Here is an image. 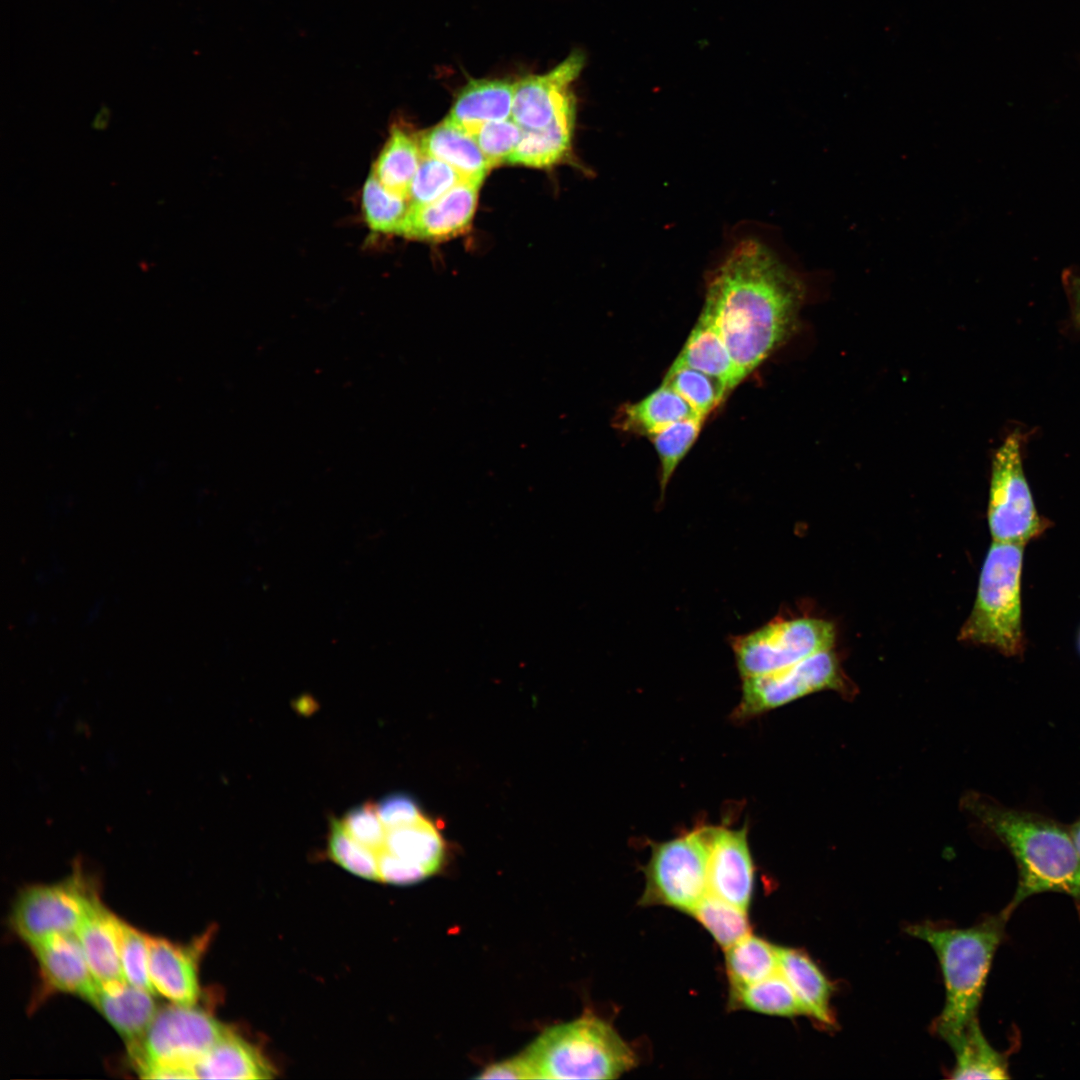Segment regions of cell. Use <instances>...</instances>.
Returning <instances> with one entry per match:
<instances>
[{"instance_id":"1","label":"cell","mask_w":1080,"mask_h":1080,"mask_svg":"<svg viewBox=\"0 0 1080 1080\" xmlns=\"http://www.w3.org/2000/svg\"><path fill=\"white\" fill-rule=\"evenodd\" d=\"M802 298L801 282L758 240L739 242L712 273L701 314L722 336L740 382L791 335Z\"/></svg>"},{"instance_id":"2","label":"cell","mask_w":1080,"mask_h":1080,"mask_svg":"<svg viewBox=\"0 0 1080 1080\" xmlns=\"http://www.w3.org/2000/svg\"><path fill=\"white\" fill-rule=\"evenodd\" d=\"M966 807L1016 861V891L1002 911L1007 918L1038 893H1064L1080 901V856L1068 829L1043 815L1008 808L979 795L969 796Z\"/></svg>"},{"instance_id":"3","label":"cell","mask_w":1080,"mask_h":1080,"mask_svg":"<svg viewBox=\"0 0 1080 1080\" xmlns=\"http://www.w3.org/2000/svg\"><path fill=\"white\" fill-rule=\"evenodd\" d=\"M1007 920L1001 912L969 928L924 922L905 929L910 936L927 942L938 958L945 1003L932 1027L948 1044L977 1018L987 976Z\"/></svg>"},{"instance_id":"4","label":"cell","mask_w":1080,"mask_h":1080,"mask_svg":"<svg viewBox=\"0 0 1080 1080\" xmlns=\"http://www.w3.org/2000/svg\"><path fill=\"white\" fill-rule=\"evenodd\" d=\"M522 1053L535 1079H615L638 1063L618 1032L592 1014L549 1027Z\"/></svg>"},{"instance_id":"5","label":"cell","mask_w":1080,"mask_h":1080,"mask_svg":"<svg viewBox=\"0 0 1080 1080\" xmlns=\"http://www.w3.org/2000/svg\"><path fill=\"white\" fill-rule=\"evenodd\" d=\"M1025 544L992 541L981 569L972 610L959 639L990 647L1007 657L1022 656L1021 579Z\"/></svg>"},{"instance_id":"6","label":"cell","mask_w":1080,"mask_h":1080,"mask_svg":"<svg viewBox=\"0 0 1080 1080\" xmlns=\"http://www.w3.org/2000/svg\"><path fill=\"white\" fill-rule=\"evenodd\" d=\"M384 825L376 851L377 880L413 884L437 873L446 856V841L436 824L409 795L396 793L377 803Z\"/></svg>"},{"instance_id":"7","label":"cell","mask_w":1080,"mask_h":1080,"mask_svg":"<svg viewBox=\"0 0 1080 1080\" xmlns=\"http://www.w3.org/2000/svg\"><path fill=\"white\" fill-rule=\"evenodd\" d=\"M195 1005L171 1002L158 1008L141 1037L128 1043L129 1056L139 1075L154 1067L193 1073L195 1064L230 1031Z\"/></svg>"},{"instance_id":"8","label":"cell","mask_w":1080,"mask_h":1080,"mask_svg":"<svg viewBox=\"0 0 1080 1080\" xmlns=\"http://www.w3.org/2000/svg\"><path fill=\"white\" fill-rule=\"evenodd\" d=\"M707 826L652 845L639 904L661 905L691 915L708 893Z\"/></svg>"},{"instance_id":"9","label":"cell","mask_w":1080,"mask_h":1080,"mask_svg":"<svg viewBox=\"0 0 1080 1080\" xmlns=\"http://www.w3.org/2000/svg\"><path fill=\"white\" fill-rule=\"evenodd\" d=\"M987 521L993 541L1025 545L1050 526L1039 514L1026 479L1018 432L1011 433L993 457Z\"/></svg>"},{"instance_id":"10","label":"cell","mask_w":1080,"mask_h":1080,"mask_svg":"<svg viewBox=\"0 0 1080 1080\" xmlns=\"http://www.w3.org/2000/svg\"><path fill=\"white\" fill-rule=\"evenodd\" d=\"M833 624L817 618L774 619L760 628L730 639L743 678L789 667L819 651L831 649Z\"/></svg>"},{"instance_id":"11","label":"cell","mask_w":1080,"mask_h":1080,"mask_svg":"<svg viewBox=\"0 0 1080 1080\" xmlns=\"http://www.w3.org/2000/svg\"><path fill=\"white\" fill-rule=\"evenodd\" d=\"M98 898L90 881L77 871L56 883L24 888L12 907L10 923L28 946L54 935H76Z\"/></svg>"},{"instance_id":"12","label":"cell","mask_w":1080,"mask_h":1080,"mask_svg":"<svg viewBox=\"0 0 1080 1080\" xmlns=\"http://www.w3.org/2000/svg\"><path fill=\"white\" fill-rule=\"evenodd\" d=\"M742 680V697L736 709L738 719L761 714L820 690H840L844 685L831 649L784 669Z\"/></svg>"},{"instance_id":"13","label":"cell","mask_w":1080,"mask_h":1080,"mask_svg":"<svg viewBox=\"0 0 1080 1080\" xmlns=\"http://www.w3.org/2000/svg\"><path fill=\"white\" fill-rule=\"evenodd\" d=\"M584 63V54L574 51L551 71L515 82L512 119L523 130H538L564 111L576 108L571 85Z\"/></svg>"},{"instance_id":"14","label":"cell","mask_w":1080,"mask_h":1080,"mask_svg":"<svg viewBox=\"0 0 1080 1080\" xmlns=\"http://www.w3.org/2000/svg\"><path fill=\"white\" fill-rule=\"evenodd\" d=\"M708 893L746 911L755 886V868L747 829L707 826Z\"/></svg>"},{"instance_id":"15","label":"cell","mask_w":1080,"mask_h":1080,"mask_svg":"<svg viewBox=\"0 0 1080 1080\" xmlns=\"http://www.w3.org/2000/svg\"><path fill=\"white\" fill-rule=\"evenodd\" d=\"M482 179H463L437 200L410 205L399 235L428 241L447 240L470 226Z\"/></svg>"},{"instance_id":"16","label":"cell","mask_w":1080,"mask_h":1080,"mask_svg":"<svg viewBox=\"0 0 1080 1080\" xmlns=\"http://www.w3.org/2000/svg\"><path fill=\"white\" fill-rule=\"evenodd\" d=\"M149 975L155 992L172 1003L195 1005L200 996L196 945L148 935Z\"/></svg>"},{"instance_id":"17","label":"cell","mask_w":1080,"mask_h":1080,"mask_svg":"<svg viewBox=\"0 0 1080 1080\" xmlns=\"http://www.w3.org/2000/svg\"><path fill=\"white\" fill-rule=\"evenodd\" d=\"M29 947L49 989L90 998L97 983L75 934L50 936Z\"/></svg>"},{"instance_id":"18","label":"cell","mask_w":1080,"mask_h":1080,"mask_svg":"<svg viewBox=\"0 0 1080 1080\" xmlns=\"http://www.w3.org/2000/svg\"><path fill=\"white\" fill-rule=\"evenodd\" d=\"M120 918L98 898L89 909L76 936L99 987L127 982L120 959Z\"/></svg>"},{"instance_id":"19","label":"cell","mask_w":1080,"mask_h":1080,"mask_svg":"<svg viewBox=\"0 0 1080 1080\" xmlns=\"http://www.w3.org/2000/svg\"><path fill=\"white\" fill-rule=\"evenodd\" d=\"M779 972L789 983L804 1015L824 1028L836 1025L830 1000L832 984L810 956L796 948L778 946Z\"/></svg>"},{"instance_id":"20","label":"cell","mask_w":1080,"mask_h":1080,"mask_svg":"<svg viewBox=\"0 0 1080 1080\" xmlns=\"http://www.w3.org/2000/svg\"><path fill=\"white\" fill-rule=\"evenodd\" d=\"M152 994L154 993L124 982L108 988L97 985L87 1001L128 1044L141 1037L158 1010Z\"/></svg>"},{"instance_id":"21","label":"cell","mask_w":1080,"mask_h":1080,"mask_svg":"<svg viewBox=\"0 0 1080 1080\" xmlns=\"http://www.w3.org/2000/svg\"><path fill=\"white\" fill-rule=\"evenodd\" d=\"M195 1079H270L271 1064L252 1044L231 1030L193 1067Z\"/></svg>"},{"instance_id":"22","label":"cell","mask_w":1080,"mask_h":1080,"mask_svg":"<svg viewBox=\"0 0 1080 1080\" xmlns=\"http://www.w3.org/2000/svg\"><path fill=\"white\" fill-rule=\"evenodd\" d=\"M514 83L505 80H472L458 93L448 118L473 135L487 122L512 115Z\"/></svg>"},{"instance_id":"23","label":"cell","mask_w":1080,"mask_h":1080,"mask_svg":"<svg viewBox=\"0 0 1080 1080\" xmlns=\"http://www.w3.org/2000/svg\"><path fill=\"white\" fill-rule=\"evenodd\" d=\"M423 156L441 160L466 179L484 180L493 168L473 135L448 117L419 138Z\"/></svg>"},{"instance_id":"24","label":"cell","mask_w":1080,"mask_h":1080,"mask_svg":"<svg viewBox=\"0 0 1080 1080\" xmlns=\"http://www.w3.org/2000/svg\"><path fill=\"white\" fill-rule=\"evenodd\" d=\"M693 418L703 417L675 390L662 383L640 401L622 406L613 425L619 430L649 437L676 422Z\"/></svg>"},{"instance_id":"25","label":"cell","mask_w":1080,"mask_h":1080,"mask_svg":"<svg viewBox=\"0 0 1080 1080\" xmlns=\"http://www.w3.org/2000/svg\"><path fill=\"white\" fill-rule=\"evenodd\" d=\"M680 367L704 372L721 381L728 391L740 383L736 366L722 336L711 320L703 314H700L680 353L670 366L672 369Z\"/></svg>"},{"instance_id":"26","label":"cell","mask_w":1080,"mask_h":1080,"mask_svg":"<svg viewBox=\"0 0 1080 1080\" xmlns=\"http://www.w3.org/2000/svg\"><path fill=\"white\" fill-rule=\"evenodd\" d=\"M576 108L564 111L547 127L523 130V136L507 163L533 168H548L570 152Z\"/></svg>"},{"instance_id":"27","label":"cell","mask_w":1080,"mask_h":1080,"mask_svg":"<svg viewBox=\"0 0 1080 1080\" xmlns=\"http://www.w3.org/2000/svg\"><path fill=\"white\" fill-rule=\"evenodd\" d=\"M949 1045L956 1057L950 1078L960 1080L1010 1077L1006 1058L989 1044L977 1018Z\"/></svg>"},{"instance_id":"28","label":"cell","mask_w":1080,"mask_h":1080,"mask_svg":"<svg viewBox=\"0 0 1080 1080\" xmlns=\"http://www.w3.org/2000/svg\"><path fill=\"white\" fill-rule=\"evenodd\" d=\"M422 158L419 139L401 127H393L371 173L386 188L408 198Z\"/></svg>"},{"instance_id":"29","label":"cell","mask_w":1080,"mask_h":1080,"mask_svg":"<svg viewBox=\"0 0 1080 1080\" xmlns=\"http://www.w3.org/2000/svg\"><path fill=\"white\" fill-rule=\"evenodd\" d=\"M729 1008L781 1017L804 1015L796 995L779 971L753 984L730 987Z\"/></svg>"},{"instance_id":"30","label":"cell","mask_w":1080,"mask_h":1080,"mask_svg":"<svg viewBox=\"0 0 1080 1080\" xmlns=\"http://www.w3.org/2000/svg\"><path fill=\"white\" fill-rule=\"evenodd\" d=\"M725 951L730 987L753 984L779 971L778 946L751 933Z\"/></svg>"},{"instance_id":"31","label":"cell","mask_w":1080,"mask_h":1080,"mask_svg":"<svg viewBox=\"0 0 1080 1080\" xmlns=\"http://www.w3.org/2000/svg\"><path fill=\"white\" fill-rule=\"evenodd\" d=\"M409 209L408 198L389 190L369 174L362 190V212L370 230L399 235Z\"/></svg>"},{"instance_id":"32","label":"cell","mask_w":1080,"mask_h":1080,"mask_svg":"<svg viewBox=\"0 0 1080 1080\" xmlns=\"http://www.w3.org/2000/svg\"><path fill=\"white\" fill-rule=\"evenodd\" d=\"M691 915L724 949L751 933L747 911L707 893Z\"/></svg>"},{"instance_id":"33","label":"cell","mask_w":1080,"mask_h":1080,"mask_svg":"<svg viewBox=\"0 0 1080 1080\" xmlns=\"http://www.w3.org/2000/svg\"><path fill=\"white\" fill-rule=\"evenodd\" d=\"M663 383L675 390L703 418H706L729 392L718 379L688 367L669 368Z\"/></svg>"},{"instance_id":"34","label":"cell","mask_w":1080,"mask_h":1080,"mask_svg":"<svg viewBox=\"0 0 1080 1080\" xmlns=\"http://www.w3.org/2000/svg\"><path fill=\"white\" fill-rule=\"evenodd\" d=\"M704 420V418L682 420L649 436L660 461L661 499L664 498L667 485L677 466L697 439Z\"/></svg>"},{"instance_id":"35","label":"cell","mask_w":1080,"mask_h":1080,"mask_svg":"<svg viewBox=\"0 0 1080 1080\" xmlns=\"http://www.w3.org/2000/svg\"><path fill=\"white\" fill-rule=\"evenodd\" d=\"M464 178L449 164L423 156L409 189L410 205L431 203L455 187Z\"/></svg>"},{"instance_id":"36","label":"cell","mask_w":1080,"mask_h":1080,"mask_svg":"<svg viewBox=\"0 0 1080 1080\" xmlns=\"http://www.w3.org/2000/svg\"><path fill=\"white\" fill-rule=\"evenodd\" d=\"M120 959L125 980L154 993L149 975L148 935L120 919Z\"/></svg>"},{"instance_id":"37","label":"cell","mask_w":1080,"mask_h":1080,"mask_svg":"<svg viewBox=\"0 0 1080 1080\" xmlns=\"http://www.w3.org/2000/svg\"><path fill=\"white\" fill-rule=\"evenodd\" d=\"M330 824L328 854L333 861L359 877L376 881L377 863L372 853L344 833L335 819Z\"/></svg>"},{"instance_id":"38","label":"cell","mask_w":1080,"mask_h":1080,"mask_svg":"<svg viewBox=\"0 0 1080 1080\" xmlns=\"http://www.w3.org/2000/svg\"><path fill=\"white\" fill-rule=\"evenodd\" d=\"M473 136L491 166L495 167L507 162L523 136V129L509 118L487 122Z\"/></svg>"},{"instance_id":"39","label":"cell","mask_w":1080,"mask_h":1080,"mask_svg":"<svg viewBox=\"0 0 1080 1080\" xmlns=\"http://www.w3.org/2000/svg\"><path fill=\"white\" fill-rule=\"evenodd\" d=\"M480 1079H535L534 1072L521 1052L519 1055L488 1065Z\"/></svg>"},{"instance_id":"40","label":"cell","mask_w":1080,"mask_h":1080,"mask_svg":"<svg viewBox=\"0 0 1080 1080\" xmlns=\"http://www.w3.org/2000/svg\"><path fill=\"white\" fill-rule=\"evenodd\" d=\"M1067 287L1071 299L1073 317L1080 328V276H1072L1068 281Z\"/></svg>"},{"instance_id":"41","label":"cell","mask_w":1080,"mask_h":1080,"mask_svg":"<svg viewBox=\"0 0 1080 1080\" xmlns=\"http://www.w3.org/2000/svg\"><path fill=\"white\" fill-rule=\"evenodd\" d=\"M1075 845V848L1080 856V818L1072 824L1068 829Z\"/></svg>"},{"instance_id":"42","label":"cell","mask_w":1080,"mask_h":1080,"mask_svg":"<svg viewBox=\"0 0 1080 1080\" xmlns=\"http://www.w3.org/2000/svg\"><path fill=\"white\" fill-rule=\"evenodd\" d=\"M107 112L108 111H100V113L98 114V116L96 117V120H95V127L96 128H104V126L106 125V124H104V122L107 123V119H108L107 118V114H108Z\"/></svg>"},{"instance_id":"43","label":"cell","mask_w":1080,"mask_h":1080,"mask_svg":"<svg viewBox=\"0 0 1080 1080\" xmlns=\"http://www.w3.org/2000/svg\"><path fill=\"white\" fill-rule=\"evenodd\" d=\"M1077 647H1078V651L1080 653V629H1079L1078 636H1077Z\"/></svg>"}]
</instances>
